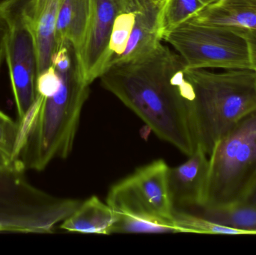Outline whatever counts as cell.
Returning a JSON list of instances; mask_svg holds the SVG:
<instances>
[{
  "instance_id": "cell-3",
  "label": "cell",
  "mask_w": 256,
  "mask_h": 255,
  "mask_svg": "<svg viewBox=\"0 0 256 255\" xmlns=\"http://www.w3.org/2000/svg\"><path fill=\"white\" fill-rule=\"evenodd\" d=\"M194 86L192 129L196 145L210 155L215 144L240 120L256 111V70L188 69Z\"/></svg>"
},
{
  "instance_id": "cell-13",
  "label": "cell",
  "mask_w": 256,
  "mask_h": 255,
  "mask_svg": "<svg viewBox=\"0 0 256 255\" xmlns=\"http://www.w3.org/2000/svg\"><path fill=\"white\" fill-rule=\"evenodd\" d=\"M188 20L256 31V0H215Z\"/></svg>"
},
{
  "instance_id": "cell-18",
  "label": "cell",
  "mask_w": 256,
  "mask_h": 255,
  "mask_svg": "<svg viewBox=\"0 0 256 255\" xmlns=\"http://www.w3.org/2000/svg\"><path fill=\"white\" fill-rule=\"evenodd\" d=\"M184 233L174 221L158 217L120 215L112 234Z\"/></svg>"
},
{
  "instance_id": "cell-2",
  "label": "cell",
  "mask_w": 256,
  "mask_h": 255,
  "mask_svg": "<svg viewBox=\"0 0 256 255\" xmlns=\"http://www.w3.org/2000/svg\"><path fill=\"white\" fill-rule=\"evenodd\" d=\"M62 85L50 98L36 97L25 116L18 121L19 135L14 163L27 170L42 172L54 160L67 158L74 144L81 113L90 93L74 48L68 43L51 59Z\"/></svg>"
},
{
  "instance_id": "cell-7",
  "label": "cell",
  "mask_w": 256,
  "mask_h": 255,
  "mask_svg": "<svg viewBox=\"0 0 256 255\" xmlns=\"http://www.w3.org/2000/svg\"><path fill=\"white\" fill-rule=\"evenodd\" d=\"M168 171L170 166L164 160L138 168L111 187L106 203L118 215L158 217L174 221Z\"/></svg>"
},
{
  "instance_id": "cell-29",
  "label": "cell",
  "mask_w": 256,
  "mask_h": 255,
  "mask_svg": "<svg viewBox=\"0 0 256 255\" xmlns=\"http://www.w3.org/2000/svg\"><path fill=\"white\" fill-rule=\"evenodd\" d=\"M170 1V0H164L162 2V6L165 5V4H166L167 3Z\"/></svg>"
},
{
  "instance_id": "cell-17",
  "label": "cell",
  "mask_w": 256,
  "mask_h": 255,
  "mask_svg": "<svg viewBox=\"0 0 256 255\" xmlns=\"http://www.w3.org/2000/svg\"><path fill=\"white\" fill-rule=\"evenodd\" d=\"M144 1L146 0H130L117 15L111 34L105 70L116 63L126 51L134 28L136 14Z\"/></svg>"
},
{
  "instance_id": "cell-28",
  "label": "cell",
  "mask_w": 256,
  "mask_h": 255,
  "mask_svg": "<svg viewBox=\"0 0 256 255\" xmlns=\"http://www.w3.org/2000/svg\"><path fill=\"white\" fill-rule=\"evenodd\" d=\"M146 1H152V2H162L164 0H146Z\"/></svg>"
},
{
  "instance_id": "cell-5",
  "label": "cell",
  "mask_w": 256,
  "mask_h": 255,
  "mask_svg": "<svg viewBox=\"0 0 256 255\" xmlns=\"http://www.w3.org/2000/svg\"><path fill=\"white\" fill-rule=\"evenodd\" d=\"M170 43L188 69L256 70V37L250 30L190 20L167 30Z\"/></svg>"
},
{
  "instance_id": "cell-30",
  "label": "cell",
  "mask_w": 256,
  "mask_h": 255,
  "mask_svg": "<svg viewBox=\"0 0 256 255\" xmlns=\"http://www.w3.org/2000/svg\"><path fill=\"white\" fill-rule=\"evenodd\" d=\"M251 31V32L252 33V34H254V35L255 36V37H256V31H252V30H250Z\"/></svg>"
},
{
  "instance_id": "cell-1",
  "label": "cell",
  "mask_w": 256,
  "mask_h": 255,
  "mask_svg": "<svg viewBox=\"0 0 256 255\" xmlns=\"http://www.w3.org/2000/svg\"><path fill=\"white\" fill-rule=\"evenodd\" d=\"M100 79L160 139L188 157L194 152L195 95L178 54L161 43L146 56L110 66Z\"/></svg>"
},
{
  "instance_id": "cell-11",
  "label": "cell",
  "mask_w": 256,
  "mask_h": 255,
  "mask_svg": "<svg viewBox=\"0 0 256 255\" xmlns=\"http://www.w3.org/2000/svg\"><path fill=\"white\" fill-rule=\"evenodd\" d=\"M208 156L197 146L186 162L170 167L168 190L174 210L190 211L201 206L208 171Z\"/></svg>"
},
{
  "instance_id": "cell-26",
  "label": "cell",
  "mask_w": 256,
  "mask_h": 255,
  "mask_svg": "<svg viewBox=\"0 0 256 255\" xmlns=\"http://www.w3.org/2000/svg\"><path fill=\"white\" fill-rule=\"evenodd\" d=\"M10 0H0V10L7 4Z\"/></svg>"
},
{
  "instance_id": "cell-9",
  "label": "cell",
  "mask_w": 256,
  "mask_h": 255,
  "mask_svg": "<svg viewBox=\"0 0 256 255\" xmlns=\"http://www.w3.org/2000/svg\"><path fill=\"white\" fill-rule=\"evenodd\" d=\"M62 0H10L0 10L7 21H19L34 39L38 75L51 66L56 26Z\"/></svg>"
},
{
  "instance_id": "cell-25",
  "label": "cell",
  "mask_w": 256,
  "mask_h": 255,
  "mask_svg": "<svg viewBox=\"0 0 256 255\" xmlns=\"http://www.w3.org/2000/svg\"><path fill=\"white\" fill-rule=\"evenodd\" d=\"M242 204H245V205H250V206L255 207L256 208V187L250 194L246 198V200Z\"/></svg>"
},
{
  "instance_id": "cell-4",
  "label": "cell",
  "mask_w": 256,
  "mask_h": 255,
  "mask_svg": "<svg viewBox=\"0 0 256 255\" xmlns=\"http://www.w3.org/2000/svg\"><path fill=\"white\" fill-rule=\"evenodd\" d=\"M256 187V111L244 117L214 146L200 208L243 203Z\"/></svg>"
},
{
  "instance_id": "cell-22",
  "label": "cell",
  "mask_w": 256,
  "mask_h": 255,
  "mask_svg": "<svg viewBox=\"0 0 256 255\" xmlns=\"http://www.w3.org/2000/svg\"><path fill=\"white\" fill-rule=\"evenodd\" d=\"M62 78L54 66L51 65L38 75L36 80L37 95L44 98H50L60 91Z\"/></svg>"
},
{
  "instance_id": "cell-24",
  "label": "cell",
  "mask_w": 256,
  "mask_h": 255,
  "mask_svg": "<svg viewBox=\"0 0 256 255\" xmlns=\"http://www.w3.org/2000/svg\"><path fill=\"white\" fill-rule=\"evenodd\" d=\"M16 164L14 163L12 157L2 150L0 149V169H6V168L10 167Z\"/></svg>"
},
{
  "instance_id": "cell-21",
  "label": "cell",
  "mask_w": 256,
  "mask_h": 255,
  "mask_svg": "<svg viewBox=\"0 0 256 255\" xmlns=\"http://www.w3.org/2000/svg\"><path fill=\"white\" fill-rule=\"evenodd\" d=\"M19 124L0 109V149L13 157L18 143ZM13 160V159H12Z\"/></svg>"
},
{
  "instance_id": "cell-12",
  "label": "cell",
  "mask_w": 256,
  "mask_h": 255,
  "mask_svg": "<svg viewBox=\"0 0 256 255\" xmlns=\"http://www.w3.org/2000/svg\"><path fill=\"white\" fill-rule=\"evenodd\" d=\"M162 2L144 1L142 3L136 14L127 48L115 64L146 56L161 44L160 16Z\"/></svg>"
},
{
  "instance_id": "cell-16",
  "label": "cell",
  "mask_w": 256,
  "mask_h": 255,
  "mask_svg": "<svg viewBox=\"0 0 256 255\" xmlns=\"http://www.w3.org/2000/svg\"><path fill=\"white\" fill-rule=\"evenodd\" d=\"M206 220L224 227L256 235V208L240 204L221 208H197L190 210Z\"/></svg>"
},
{
  "instance_id": "cell-15",
  "label": "cell",
  "mask_w": 256,
  "mask_h": 255,
  "mask_svg": "<svg viewBox=\"0 0 256 255\" xmlns=\"http://www.w3.org/2000/svg\"><path fill=\"white\" fill-rule=\"evenodd\" d=\"M92 0H62L56 26V50L68 43L78 56L86 36Z\"/></svg>"
},
{
  "instance_id": "cell-14",
  "label": "cell",
  "mask_w": 256,
  "mask_h": 255,
  "mask_svg": "<svg viewBox=\"0 0 256 255\" xmlns=\"http://www.w3.org/2000/svg\"><path fill=\"white\" fill-rule=\"evenodd\" d=\"M120 215L97 196L81 202L78 209L60 225V229L70 233L112 235Z\"/></svg>"
},
{
  "instance_id": "cell-27",
  "label": "cell",
  "mask_w": 256,
  "mask_h": 255,
  "mask_svg": "<svg viewBox=\"0 0 256 255\" xmlns=\"http://www.w3.org/2000/svg\"><path fill=\"white\" fill-rule=\"evenodd\" d=\"M202 1H204V4H206V5H208V4H210V3L214 2V1H215V0H202Z\"/></svg>"
},
{
  "instance_id": "cell-8",
  "label": "cell",
  "mask_w": 256,
  "mask_h": 255,
  "mask_svg": "<svg viewBox=\"0 0 256 255\" xmlns=\"http://www.w3.org/2000/svg\"><path fill=\"white\" fill-rule=\"evenodd\" d=\"M9 31L4 58L8 69L12 94L19 121L30 110L37 97V55L34 39L19 21H8Z\"/></svg>"
},
{
  "instance_id": "cell-23",
  "label": "cell",
  "mask_w": 256,
  "mask_h": 255,
  "mask_svg": "<svg viewBox=\"0 0 256 255\" xmlns=\"http://www.w3.org/2000/svg\"><path fill=\"white\" fill-rule=\"evenodd\" d=\"M9 31V25L4 15L0 11V69L6 53V40Z\"/></svg>"
},
{
  "instance_id": "cell-19",
  "label": "cell",
  "mask_w": 256,
  "mask_h": 255,
  "mask_svg": "<svg viewBox=\"0 0 256 255\" xmlns=\"http://www.w3.org/2000/svg\"><path fill=\"white\" fill-rule=\"evenodd\" d=\"M206 6L202 0H170L161 7V38L166 31L183 23Z\"/></svg>"
},
{
  "instance_id": "cell-6",
  "label": "cell",
  "mask_w": 256,
  "mask_h": 255,
  "mask_svg": "<svg viewBox=\"0 0 256 255\" xmlns=\"http://www.w3.org/2000/svg\"><path fill=\"white\" fill-rule=\"evenodd\" d=\"M16 166L0 169V233L51 234L81 204L32 184Z\"/></svg>"
},
{
  "instance_id": "cell-20",
  "label": "cell",
  "mask_w": 256,
  "mask_h": 255,
  "mask_svg": "<svg viewBox=\"0 0 256 255\" xmlns=\"http://www.w3.org/2000/svg\"><path fill=\"white\" fill-rule=\"evenodd\" d=\"M174 221L184 233L207 235H246L245 232L224 227L206 220L196 213L184 210H174Z\"/></svg>"
},
{
  "instance_id": "cell-10",
  "label": "cell",
  "mask_w": 256,
  "mask_h": 255,
  "mask_svg": "<svg viewBox=\"0 0 256 255\" xmlns=\"http://www.w3.org/2000/svg\"><path fill=\"white\" fill-rule=\"evenodd\" d=\"M130 0H92L86 36L78 55L82 75L91 85L106 69L110 41L117 15Z\"/></svg>"
}]
</instances>
